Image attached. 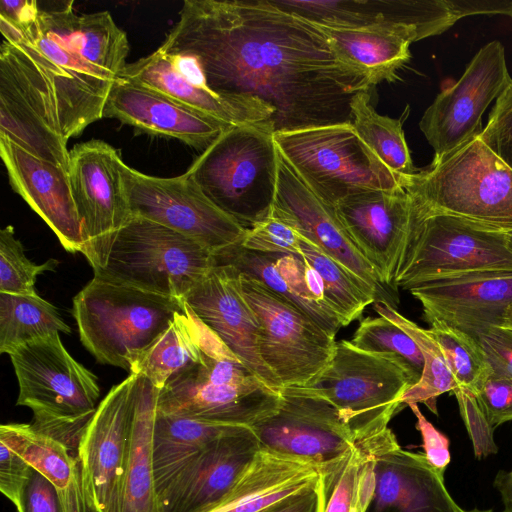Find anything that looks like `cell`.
Returning <instances> with one entry per match:
<instances>
[{"mask_svg": "<svg viewBox=\"0 0 512 512\" xmlns=\"http://www.w3.org/2000/svg\"><path fill=\"white\" fill-rule=\"evenodd\" d=\"M498 270H512L506 232L414 206L393 289L408 290L438 278Z\"/></svg>", "mask_w": 512, "mask_h": 512, "instance_id": "obj_10", "label": "cell"}, {"mask_svg": "<svg viewBox=\"0 0 512 512\" xmlns=\"http://www.w3.org/2000/svg\"><path fill=\"white\" fill-rule=\"evenodd\" d=\"M121 174L131 216L177 231L213 254L243 238L246 230L215 206L186 172L163 178L123 163Z\"/></svg>", "mask_w": 512, "mask_h": 512, "instance_id": "obj_15", "label": "cell"}, {"mask_svg": "<svg viewBox=\"0 0 512 512\" xmlns=\"http://www.w3.org/2000/svg\"><path fill=\"white\" fill-rule=\"evenodd\" d=\"M355 348L397 363L413 385L421 378L424 358L417 343L398 325L378 316L364 318L349 341Z\"/></svg>", "mask_w": 512, "mask_h": 512, "instance_id": "obj_41", "label": "cell"}, {"mask_svg": "<svg viewBox=\"0 0 512 512\" xmlns=\"http://www.w3.org/2000/svg\"><path fill=\"white\" fill-rule=\"evenodd\" d=\"M413 386L394 361L359 350L349 341L336 342L328 366L308 386L327 400L358 442L388 427L403 407L402 397Z\"/></svg>", "mask_w": 512, "mask_h": 512, "instance_id": "obj_11", "label": "cell"}, {"mask_svg": "<svg viewBox=\"0 0 512 512\" xmlns=\"http://www.w3.org/2000/svg\"><path fill=\"white\" fill-rule=\"evenodd\" d=\"M278 410L251 427L260 449L310 462H333L359 442L327 400L306 387H284Z\"/></svg>", "mask_w": 512, "mask_h": 512, "instance_id": "obj_17", "label": "cell"}, {"mask_svg": "<svg viewBox=\"0 0 512 512\" xmlns=\"http://www.w3.org/2000/svg\"><path fill=\"white\" fill-rule=\"evenodd\" d=\"M239 274L242 293L258 321L263 363L282 388L308 386L328 366L335 337L261 282Z\"/></svg>", "mask_w": 512, "mask_h": 512, "instance_id": "obj_12", "label": "cell"}, {"mask_svg": "<svg viewBox=\"0 0 512 512\" xmlns=\"http://www.w3.org/2000/svg\"><path fill=\"white\" fill-rule=\"evenodd\" d=\"M0 441L52 483L63 512H97L86 488L76 448L39 431L32 424L23 423L2 424Z\"/></svg>", "mask_w": 512, "mask_h": 512, "instance_id": "obj_31", "label": "cell"}, {"mask_svg": "<svg viewBox=\"0 0 512 512\" xmlns=\"http://www.w3.org/2000/svg\"><path fill=\"white\" fill-rule=\"evenodd\" d=\"M408 291L427 323L441 320L462 331L502 326L512 305V270L479 271L438 278Z\"/></svg>", "mask_w": 512, "mask_h": 512, "instance_id": "obj_22", "label": "cell"}, {"mask_svg": "<svg viewBox=\"0 0 512 512\" xmlns=\"http://www.w3.org/2000/svg\"><path fill=\"white\" fill-rule=\"evenodd\" d=\"M489 424L497 426L512 421V381L492 371L475 395Z\"/></svg>", "mask_w": 512, "mask_h": 512, "instance_id": "obj_47", "label": "cell"}, {"mask_svg": "<svg viewBox=\"0 0 512 512\" xmlns=\"http://www.w3.org/2000/svg\"><path fill=\"white\" fill-rule=\"evenodd\" d=\"M159 389L137 375L130 435L115 512H159L153 431Z\"/></svg>", "mask_w": 512, "mask_h": 512, "instance_id": "obj_32", "label": "cell"}, {"mask_svg": "<svg viewBox=\"0 0 512 512\" xmlns=\"http://www.w3.org/2000/svg\"><path fill=\"white\" fill-rule=\"evenodd\" d=\"M507 245L510 251L512 252V231L506 232Z\"/></svg>", "mask_w": 512, "mask_h": 512, "instance_id": "obj_57", "label": "cell"}, {"mask_svg": "<svg viewBox=\"0 0 512 512\" xmlns=\"http://www.w3.org/2000/svg\"><path fill=\"white\" fill-rule=\"evenodd\" d=\"M184 300L245 366L269 387L282 389L259 355L258 321L242 293L235 268L214 265Z\"/></svg>", "mask_w": 512, "mask_h": 512, "instance_id": "obj_23", "label": "cell"}, {"mask_svg": "<svg viewBox=\"0 0 512 512\" xmlns=\"http://www.w3.org/2000/svg\"><path fill=\"white\" fill-rule=\"evenodd\" d=\"M118 77L154 89L231 125L271 122L273 116V110L259 100L231 99L193 84L160 49L127 64Z\"/></svg>", "mask_w": 512, "mask_h": 512, "instance_id": "obj_30", "label": "cell"}, {"mask_svg": "<svg viewBox=\"0 0 512 512\" xmlns=\"http://www.w3.org/2000/svg\"><path fill=\"white\" fill-rule=\"evenodd\" d=\"M374 478L365 512H466L446 489L444 474L400 445L377 455Z\"/></svg>", "mask_w": 512, "mask_h": 512, "instance_id": "obj_28", "label": "cell"}, {"mask_svg": "<svg viewBox=\"0 0 512 512\" xmlns=\"http://www.w3.org/2000/svg\"><path fill=\"white\" fill-rule=\"evenodd\" d=\"M350 107L351 124L356 133L393 173L406 178L418 171L413 165L401 120L378 114L370 104L369 91L354 95Z\"/></svg>", "mask_w": 512, "mask_h": 512, "instance_id": "obj_39", "label": "cell"}, {"mask_svg": "<svg viewBox=\"0 0 512 512\" xmlns=\"http://www.w3.org/2000/svg\"><path fill=\"white\" fill-rule=\"evenodd\" d=\"M466 512H493L491 509L488 510H480V509H473Z\"/></svg>", "mask_w": 512, "mask_h": 512, "instance_id": "obj_58", "label": "cell"}, {"mask_svg": "<svg viewBox=\"0 0 512 512\" xmlns=\"http://www.w3.org/2000/svg\"><path fill=\"white\" fill-rule=\"evenodd\" d=\"M309 21L341 27L377 24L417 29L423 39L442 34L458 20L446 0H270Z\"/></svg>", "mask_w": 512, "mask_h": 512, "instance_id": "obj_27", "label": "cell"}, {"mask_svg": "<svg viewBox=\"0 0 512 512\" xmlns=\"http://www.w3.org/2000/svg\"><path fill=\"white\" fill-rule=\"evenodd\" d=\"M416 209L512 231V170L478 137L404 180Z\"/></svg>", "mask_w": 512, "mask_h": 512, "instance_id": "obj_5", "label": "cell"}, {"mask_svg": "<svg viewBox=\"0 0 512 512\" xmlns=\"http://www.w3.org/2000/svg\"><path fill=\"white\" fill-rule=\"evenodd\" d=\"M319 467L260 449L229 494L209 512H261L318 481Z\"/></svg>", "mask_w": 512, "mask_h": 512, "instance_id": "obj_33", "label": "cell"}, {"mask_svg": "<svg viewBox=\"0 0 512 512\" xmlns=\"http://www.w3.org/2000/svg\"><path fill=\"white\" fill-rule=\"evenodd\" d=\"M104 117L117 119L141 133L178 139L202 151L233 126L121 77L114 80L109 91Z\"/></svg>", "mask_w": 512, "mask_h": 512, "instance_id": "obj_24", "label": "cell"}, {"mask_svg": "<svg viewBox=\"0 0 512 512\" xmlns=\"http://www.w3.org/2000/svg\"><path fill=\"white\" fill-rule=\"evenodd\" d=\"M397 446L396 436L388 428L319 467V512H365L374 490L375 459Z\"/></svg>", "mask_w": 512, "mask_h": 512, "instance_id": "obj_34", "label": "cell"}, {"mask_svg": "<svg viewBox=\"0 0 512 512\" xmlns=\"http://www.w3.org/2000/svg\"><path fill=\"white\" fill-rule=\"evenodd\" d=\"M0 136L68 170L69 151L44 73L23 47H0Z\"/></svg>", "mask_w": 512, "mask_h": 512, "instance_id": "obj_13", "label": "cell"}, {"mask_svg": "<svg viewBox=\"0 0 512 512\" xmlns=\"http://www.w3.org/2000/svg\"><path fill=\"white\" fill-rule=\"evenodd\" d=\"M243 427L163 414L156 410L153 461L157 498L176 475L211 442Z\"/></svg>", "mask_w": 512, "mask_h": 512, "instance_id": "obj_35", "label": "cell"}, {"mask_svg": "<svg viewBox=\"0 0 512 512\" xmlns=\"http://www.w3.org/2000/svg\"><path fill=\"white\" fill-rule=\"evenodd\" d=\"M200 353V319L183 299L182 311L135 361L130 374L143 376L160 390L196 363Z\"/></svg>", "mask_w": 512, "mask_h": 512, "instance_id": "obj_36", "label": "cell"}, {"mask_svg": "<svg viewBox=\"0 0 512 512\" xmlns=\"http://www.w3.org/2000/svg\"><path fill=\"white\" fill-rule=\"evenodd\" d=\"M479 138L512 170V82L496 100Z\"/></svg>", "mask_w": 512, "mask_h": 512, "instance_id": "obj_45", "label": "cell"}, {"mask_svg": "<svg viewBox=\"0 0 512 512\" xmlns=\"http://www.w3.org/2000/svg\"><path fill=\"white\" fill-rule=\"evenodd\" d=\"M502 326L512 329V305L507 309Z\"/></svg>", "mask_w": 512, "mask_h": 512, "instance_id": "obj_56", "label": "cell"}, {"mask_svg": "<svg viewBox=\"0 0 512 512\" xmlns=\"http://www.w3.org/2000/svg\"><path fill=\"white\" fill-rule=\"evenodd\" d=\"M261 512H319L318 481Z\"/></svg>", "mask_w": 512, "mask_h": 512, "instance_id": "obj_53", "label": "cell"}, {"mask_svg": "<svg viewBox=\"0 0 512 512\" xmlns=\"http://www.w3.org/2000/svg\"><path fill=\"white\" fill-rule=\"evenodd\" d=\"M460 415L472 442L474 455L483 459L498 452L494 429L480 409L475 396L466 390H455Z\"/></svg>", "mask_w": 512, "mask_h": 512, "instance_id": "obj_46", "label": "cell"}, {"mask_svg": "<svg viewBox=\"0 0 512 512\" xmlns=\"http://www.w3.org/2000/svg\"><path fill=\"white\" fill-rule=\"evenodd\" d=\"M214 266L213 252L151 220L131 216L119 231L105 266L104 282L184 299Z\"/></svg>", "mask_w": 512, "mask_h": 512, "instance_id": "obj_8", "label": "cell"}, {"mask_svg": "<svg viewBox=\"0 0 512 512\" xmlns=\"http://www.w3.org/2000/svg\"><path fill=\"white\" fill-rule=\"evenodd\" d=\"M259 450L250 427L214 440L158 497L159 512H209L229 494Z\"/></svg>", "mask_w": 512, "mask_h": 512, "instance_id": "obj_20", "label": "cell"}, {"mask_svg": "<svg viewBox=\"0 0 512 512\" xmlns=\"http://www.w3.org/2000/svg\"><path fill=\"white\" fill-rule=\"evenodd\" d=\"M32 466L6 443L0 441V490L15 506Z\"/></svg>", "mask_w": 512, "mask_h": 512, "instance_id": "obj_50", "label": "cell"}, {"mask_svg": "<svg viewBox=\"0 0 512 512\" xmlns=\"http://www.w3.org/2000/svg\"><path fill=\"white\" fill-rule=\"evenodd\" d=\"M278 153L271 122L233 125L202 151L186 173L215 206L246 230L273 209Z\"/></svg>", "mask_w": 512, "mask_h": 512, "instance_id": "obj_4", "label": "cell"}, {"mask_svg": "<svg viewBox=\"0 0 512 512\" xmlns=\"http://www.w3.org/2000/svg\"><path fill=\"white\" fill-rule=\"evenodd\" d=\"M15 507L17 512H63L54 486L33 467Z\"/></svg>", "mask_w": 512, "mask_h": 512, "instance_id": "obj_49", "label": "cell"}, {"mask_svg": "<svg viewBox=\"0 0 512 512\" xmlns=\"http://www.w3.org/2000/svg\"><path fill=\"white\" fill-rule=\"evenodd\" d=\"M459 20L477 14H504L512 17V0H446Z\"/></svg>", "mask_w": 512, "mask_h": 512, "instance_id": "obj_52", "label": "cell"}, {"mask_svg": "<svg viewBox=\"0 0 512 512\" xmlns=\"http://www.w3.org/2000/svg\"><path fill=\"white\" fill-rule=\"evenodd\" d=\"M58 260L49 259L37 265L30 261L21 242L15 237L14 228L8 225L0 231V293L33 295L39 274L53 271Z\"/></svg>", "mask_w": 512, "mask_h": 512, "instance_id": "obj_43", "label": "cell"}, {"mask_svg": "<svg viewBox=\"0 0 512 512\" xmlns=\"http://www.w3.org/2000/svg\"><path fill=\"white\" fill-rule=\"evenodd\" d=\"M429 325L452 373L456 390H466L475 396L491 372L479 343L471 334L441 320Z\"/></svg>", "mask_w": 512, "mask_h": 512, "instance_id": "obj_42", "label": "cell"}, {"mask_svg": "<svg viewBox=\"0 0 512 512\" xmlns=\"http://www.w3.org/2000/svg\"><path fill=\"white\" fill-rule=\"evenodd\" d=\"M511 82L502 43L493 40L480 48L459 80L436 96L419 122L435 152L433 160L478 137L483 113Z\"/></svg>", "mask_w": 512, "mask_h": 512, "instance_id": "obj_16", "label": "cell"}, {"mask_svg": "<svg viewBox=\"0 0 512 512\" xmlns=\"http://www.w3.org/2000/svg\"><path fill=\"white\" fill-rule=\"evenodd\" d=\"M214 265H228L255 279L289 301L328 334L335 337L342 324L326 301L318 273L301 255L264 253L236 243L213 254Z\"/></svg>", "mask_w": 512, "mask_h": 512, "instance_id": "obj_26", "label": "cell"}, {"mask_svg": "<svg viewBox=\"0 0 512 512\" xmlns=\"http://www.w3.org/2000/svg\"><path fill=\"white\" fill-rule=\"evenodd\" d=\"M199 360L159 390L157 412L252 427L273 415L281 390L264 383L200 320Z\"/></svg>", "mask_w": 512, "mask_h": 512, "instance_id": "obj_2", "label": "cell"}, {"mask_svg": "<svg viewBox=\"0 0 512 512\" xmlns=\"http://www.w3.org/2000/svg\"><path fill=\"white\" fill-rule=\"evenodd\" d=\"M494 486L501 495L504 512H512V470H500L495 476Z\"/></svg>", "mask_w": 512, "mask_h": 512, "instance_id": "obj_55", "label": "cell"}, {"mask_svg": "<svg viewBox=\"0 0 512 512\" xmlns=\"http://www.w3.org/2000/svg\"><path fill=\"white\" fill-rule=\"evenodd\" d=\"M373 308L379 316L403 329L417 343L424 358L422 376L403 395V405L423 403L437 415V398L443 393H453L456 390L455 381L439 344L429 329H423L404 317L387 301L377 300L373 303Z\"/></svg>", "mask_w": 512, "mask_h": 512, "instance_id": "obj_38", "label": "cell"}, {"mask_svg": "<svg viewBox=\"0 0 512 512\" xmlns=\"http://www.w3.org/2000/svg\"><path fill=\"white\" fill-rule=\"evenodd\" d=\"M275 142L305 184L333 207L360 192L403 188L405 178L380 160L351 123L277 132Z\"/></svg>", "mask_w": 512, "mask_h": 512, "instance_id": "obj_9", "label": "cell"}, {"mask_svg": "<svg viewBox=\"0 0 512 512\" xmlns=\"http://www.w3.org/2000/svg\"><path fill=\"white\" fill-rule=\"evenodd\" d=\"M315 25L326 37L337 58L362 74L372 87L384 81H395L397 71L411 58L410 44L423 39L417 29L404 25Z\"/></svg>", "mask_w": 512, "mask_h": 512, "instance_id": "obj_29", "label": "cell"}, {"mask_svg": "<svg viewBox=\"0 0 512 512\" xmlns=\"http://www.w3.org/2000/svg\"><path fill=\"white\" fill-rule=\"evenodd\" d=\"M300 246L301 256L320 276L326 301L338 316L342 327L359 319L368 305L379 300L377 293L368 284L302 235Z\"/></svg>", "mask_w": 512, "mask_h": 512, "instance_id": "obj_40", "label": "cell"}, {"mask_svg": "<svg viewBox=\"0 0 512 512\" xmlns=\"http://www.w3.org/2000/svg\"><path fill=\"white\" fill-rule=\"evenodd\" d=\"M300 233L273 210L263 220L246 229L240 245L264 253L301 255Z\"/></svg>", "mask_w": 512, "mask_h": 512, "instance_id": "obj_44", "label": "cell"}, {"mask_svg": "<svg viewBox=\"0 0 512 512\" xmlns=\"http://www.w3.org/2000/svg\"><path fill=\"white\" fill-rule=\"evenodd\" d=\"M39 11L38 2L35 0L0 1V18L12 22L23 30L37 21Z\"/></svg>", "mask_w": 512, "mask_h": 512, "instance_id": "obj_54", "label": "cell"}, {"mask_svg": "<svg viewBox=\"0 0 512 512\" xmlns=\"http://www.w3.org/2000/svg\"><path fill=\"white\" fill-rule=\"evenodd\" d=\"M118 151L92 139L69 151L68 175L83 237L82 254L102 269L119 231L131 218Z\"/></svg>", "mask_w": 512, "mask_h": 512, "instance_id": "obj_14", "label": "cell"}, {"mask_svg": "<svg viewBox=\"0 0 512 512\" xmlns=\"http://www.w3.org/2000/svg\"><path fill=\"white\" fill-rule=\"evenodd\" d=\"M159 49L196 57L214 93L270 107L275 133L351 123L352 98L372 88L315 23L270 0H186Z\"/></svg>", "mask_w": 512, "mask_h": 512, "instance_id": "obj_1", "label": "cell"}, {"mask_svg": "<svg viewBox=\"0 0 512 512\" xmlns=\"http://www.w3.org/2000/svg\"><path fill=\"white\" fill-rule=\"evenodd\" d=\"M70 334L55 306L33 295L0 293V353L11 354L19 347L55 333Z\"/></svg>", "mask_w": 512, "mask_h": 512, "instance_id": "obj_37", "label": "cell"}, {"mask_svg": "<svg viewBox=\"0 0 512 512\" xmlns=\"http://www.w3.org/2000/svg\"><path fill=\"white\" fill-rule=\"evenodd\" d=\"M416 417V428L423 442L424 455L428 462L441 474H444L451 460L450 441L446 435L434 427L423 415L418 404L408 405Z\"/></svg>", "mask_w": 512, "mask_h": 512, "instance_id": "obj_51", "label": "cell"}, {"mask_svg": "<svg viewBox=\"0 0 512 512\" xmlns=\"http://www.w3.org/2000/svg\"><path fill=\"white\" fill-rule=\"evenodd\" d=\"M0 156L13 190L52 229L66 251L82 252L81 222L68 171L2 136Z\"/></svg>", "mask_w": 512, "mask_h": 512, "instance_id": "obj_25", "label": "cell"}, {"mask_svg": "<svg viewBox=\"0 0 512 512\" xmlns=\"http://www.w3.org/2000/svg\"><path fill=\"white\" fill-rule=\"evenodd\" d=\"M272 210L303 237L368 284L382 300L384 285L379 275L348 237L335 207L323 201L305 184L280 151Z\"/></svg>", "mask_w": 512, "mask_h": 512, "instance_id": "obj_21", "label": "cell"}, {"mask_svg": "<svg viewBox=\"0 0 512 512\" xmlns=\"http://www.w3.org/2000/svg\"><path fill=\"white\" fill-rule=\"evenodd\" d=\"M335 211L348 237L382 284L393 288L412 223V197L404 188L368 190L348 196L335 206Z\"/></svg>", "mask_w": 512, "mask_h": 512, "instance_id": "obj_19", "label": "cell"}, {"mask_svg": "<svg viewBox=\"0 0 512 512\" xmlns=\"http://www.w3.org/2000/svg\"><path fill=\"white\" fill-rule=\"evenodd\" d=\"M491 371L512 381V329L489 326L472 331Z\"/></svg>", "mask_w": 512, "mask_h": 512, "instance_id": "obj_48", "label": "cell"}, {"mask_svg": "<svg viewBox=\"0 0 512 512\" xmlns=\"http://www.w3.org/2000/svg\"><path fill=\"white\" fill-rule=\"evenodd\" d=\"M11 43L23 47L44 73L66 141L103 118L104 105L117 76L105 68L98 48L61 8H40L37 21Z\"/></svg>", "mask_w": 512, "mask_h": 512, "instance_id": "obj_3", "label": "cell"}, {"mask_svg": "<svg viewBox=\"0 0 512 512\" xmlns=\"http://www.w3.org/2000/svg\"><path fill=\"white\" fill-rule=\"evenodd\" d=\"M137 375L113 386L84 428L77 447L97 512H115L132 422Z\"/></svg>", "mask_w": 512, "mask_h": 512, "instance_id": "obj_18", "label": "cell"}, {"mask_svg": "<svg viewBox=\"0 0 512 512\" xmlns=\"http://www.w3.org/2000/svg\"><path fill=\"white\" fill-rule=\"evenodd\" d=\"M18 380L16 404L33 412L32 425L72 448L97 409V377L76 361L59 333L9 354Z\"/></svg>", "mask_w": 512, "mask_h": 512, "instance_id": "obj_6", "label": "cell"}, {"mask_svg": "<svg viewBox=\"0 0 512 512\" xmlns=\"http://www.w3.org/2000/svg\"><path fill=\"white\" fill-rule=\"evenodd\" d=\"M182 309L183 299L95 277L73 299L84 347L99 363L128 371Z\"/></svg>", "mask_w": 512, "mask_h": 512, "instance_id": "obj_7", "label": "cell"}]
</instances>
